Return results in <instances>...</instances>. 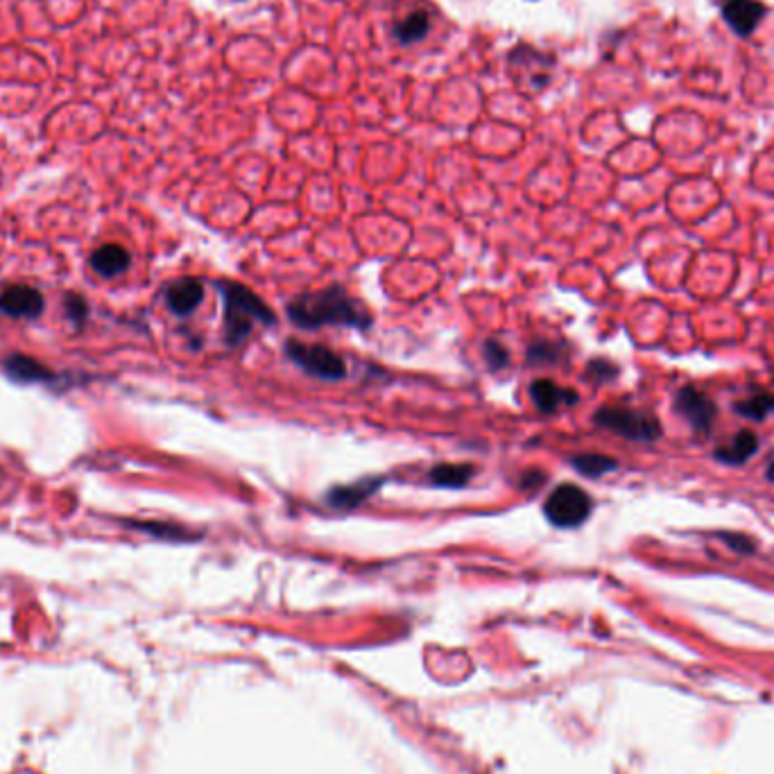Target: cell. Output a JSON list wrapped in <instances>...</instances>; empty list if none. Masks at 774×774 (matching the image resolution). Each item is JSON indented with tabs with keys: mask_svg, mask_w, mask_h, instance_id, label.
Masks as SVG:
<instances>
[{
	"mask_svg": "<svg viewBox=\"0 0 774 774\" xmlns=\"http://www.w3.org/2000/svg\"><path fill=\"white\" fill-rule=\"evenodd\" d=\"M288 320L306 331L322 329V326H347V329L365 331L372 326V315L340 286L292 299L288 304Z\"/></svg>",
	"mask_w": 774,
	"mask_h": 774,
	"instance_id": "cell-1",
	"label": "cell"
},
{
	"mask_svg": "<svg viewBox=\"0 0 774 774\" xmlns=\"http://www.w3.org/2000/svg\"><path fill=\"white\" fill-rule=\"evenodd\" d=\"M218 290L225 304V340L229 347L243 344L258 324L272 326L277 322L272 308L256 297L247 286L234 281H220Z\"/></svg>",
	"mask_w": 774,
	"mask_h": 774,
	"instance_id": "cell-2",
	"label": "cell"
},
{
	"mask_svg": "<svg viewBox=\"0 0 774 774\" xmlns=\"http://www.w3.org/2000/svg\"><path fill=\"white\" fill-rule=\"evenodd\" d=\"M596 426L612 430L630 442H657L661 437V424L652 412L605 406L593 415Z\"/></svg>",
	"mask_w": 774,
	"mask_h": 774,
	"instance_id": "cell-3",
	"label": "cell"
},
{
	"mask_svg": "<svg viewBox=\"0 0 774 774\" xmlns=\"http://www.w3.org/2000/svg\"><path fill=\"white\" fill-rule=\"evenodd\" d=\"M593 510L591 496L578 485L564 483L550 492L544 503L546 519L555 528H578L589 519Z\"/></svg>",
	"mask_w": 774,
	"mask_h": 774,
	"instance_id": "cell-4",
	"label": "cell"
},
{
	"mask_svg": "<svg viewBox=\"0 0 774 774\" xmlns=\"http://www.w3.org/2000/svg\"><path fill=\"white\" fill-rule=\"evenodd\" d=\"M286 356L292 363L304 369V372L315 378H322V381H342V378L347 376V365H344L342 356L322 347V344H304L297 340H288Z\"/></svg>",
	"mask_w": 774,
	"mask_h": 774,
	"instance_id": "cell-5",
	"label": "cell"
},
{
	"mask_svg": "<svg viewBox=\"0 0 774 774\" xmlns=\"http://www.w3.org/2000/svg\"><path fill=\"white\" fill-rule=\"evenodd\" d=\"M675 410L688 426L698 433H709L713 426V419L718 415L716 403L711 401L709 394L700 392L698 387L684 385L679 387L675 394Z\"/></svg>",
	"mask_w": 774,
	"mask_h": 774,
	"instance_id": "cell-6",
	"label": "cell"
},
{
	"mask_svg": "<svg viewBox=\"0 0 774 774\" xmlns=\"http://www.w3.org/2000/svg\"><path fill=\"white\" fill-rule=\"evenodd\" d=\"M720 12L722 19L738 37H750L763 21L765 5L761 0H722Z\"/></svg>",
	"mask_w": 774,
	"mask_h": 774,
	"instance_id": "cell-7",
	"label": "cell"
},
{
	"mask_svg": "<svg viewBox=\"0 0 774 774\" xmlns=\"http://www.w3.org/2000/svg\"><path fill=\"white\" fill-rule=\"evenodd\" d=\"M43 297L32 286H12L0 295V313L19 320H34L43 313Z\"/></svg>",
	"mask_w": 774,
	"mask_h": 774,
	"instance_id": "cell-8",
	"label": "cell"
},
{
	"mask_svg": "<svg viewBox=\"0 0 774 774\" xmlns=\"http://www.w3.org/2000/svg\"><path fill=\"white\" fill-rule=\"evenodd\" d=\"M381 487L383 478H363L358 480V483L333 487L329 496H326V501H329L335 510H354L360 503H365L369 496H374Z\"/></svg>",
	"mask_w": 774,
	"mask_h": 774,
	"instance_id": "cell-9",
	"label": "cell"
},
{
	"mask_svg": "<svg viewBox=\"0 0 774 774\" xmlns=\"http://www.w3.org/2000/svg\"><path fill=\"white\" fill-rule=\"evenodd\" d=\"M530 394L541 412H555L562 406H573V403H578L580 399L578 392L559 387L555 381H550V378H537V381L530 385Z\"/></svg>",
	"mask_w": 774,
	"mask_h": 774,
	"instance_id": "cell-10",
	"label": "cell"
},
{
	"mask_svg": "<svg viewBox=\"0 0 774 774\" xmlns=\"http://www.w3.org/2000/svg\"><path fill=\"white\" fill-rule=\"evenodd\" d=\"M204 286L197 279H179L166 292L168 308L179 317L191 315L202 304Z\"/></svg>",
	"mask_w": 774,
	"mask_h": 774,
	"instance_id": "cell-11",
	"label": "cell"
},
{
	"mask_svg": "<svg viewBox=\"0 0 774 774\" xmlns=\"http://www.w3.org/2000/svg\"><path fill=\"white\" fill-rule=\"evenodd\" d=\"M756 451H759V437H756L752 430L743 428L738 430L729 444L718 446V449L713 451V458L722 464H729V467H738V464L750 460Z\"/></svg>",
	"mask_w": 774,
	"mask_h": 774,
	"instance_id": "cell-12",
	"label": "cell"
},
{
	"mask_svg": "<svg viewBox=\"0 0 774 774\" xmlns=\"http://www.w3.org/2000/svg\"><path fill=\"white\" fill-rule=\"evenodd\" d=\"M3 369L5 374L14 378L19 383H41V381H50L53 378V372L46 365H41L39 360H34L30 356L23 354H12L3 360Z\"/></svg>",
	"mask_w": 774,
	"mask_h": 774,
	"instance_id": "cell-13",
	"label": "cell"
},
{
	"mask_svg": "<svg viewBox=\"0 0 774 774\" xmlns=\"http://www.w3.org/2000/svg\"><path fill=\"white\" fill-rule=\"evenodd\" d=\"M127 265H129V254L127 249L120 245H105L96 249L91 256V268L105 279L123 274L127 270Z\"/></svg>",
	"mask_w": 774,
	"mask_h": 774,
	"instance_id": "cell-14",
	"label": "cell"
},
{
	"mask_svg": "<svg viewBox=\"0 0 774 774\" xmlns=\"http://www.w3.org/2000/svg\"><path fill=\"white\" fill-rule=\"evenodd\" d=\"M473 476L471 464H435L428 473V480L435 487H462L467 485Z\"/></svg>",
	"mask_w": 774,
	"mask_h": 774,
	"instance_id": "cell-15",
	"label": "cell"
},
{
	"mask_svg": "<svg viewBox=\"0 0 774 774\" xmlns=\"http://www.w3.org/2000/svg\"><path fill=\"white\" fill-rule=\"evenodd\" d=\"M734 412L736 415H741L745 419H752V421H763L765 417L770 415V412H774V394L772 392H756L752 394V397H747L743 401H736L734 403Z\"/></svg>",
	"mask_w": 774,
	"mask_h": 774,
	"instance_id": "cell-16",
	"label": "cell"
},
{
	"mask_svg": "<svg viewBox=\"0 0 774 774\" xmlns=\"http://www.w3.org/2000/svg\"><path fill=\"white\" fill-rule=\"evenodd\" d=\"M571 464L582 473V476H587V478H600V476H605V473L618 469V462L614 458H609V455H600V453L575 455Z\"/></svg>",
	"mask_w": 774,
	"mask_h": 774,
	"instance_id": "cell-17",
	"label": "cell"
},
{
	"mask_svg": "<svg viewBox=\"0 0 774 774\" xmlns=\"http://www.w3.org/2000/svg\"><path fill=\"white\" fill-rule=\"evenodd\" d=\"M428 32V16L424 12H415L410 14L406 21H401L397 28H394V34L401 43H415L419 39H424Z\"/></svg>",
	"mask_w": 774,
	"mask_h": 774,
	"instance_id": "cell-18",
	"label": "cell"
},
{
	"mask_svg": "<svg viewBox=\"0 0 774 774\" xmlns=\"http://www.w3.org/2000/svg\"><path fill=\"white\" fill-rule=\"evenodd\" d=\"M127 526L139 528L148 535L161 537V539H193V535H188V530L172 526V523H136V521H127Z\"/></svg>",
	"mask_w": 774,
	"mask_h": 774,
	"instance_id": "cell-19",
	"label": "cell"
},
{
	"mask_svg": "<svg viewBox=\"0 0 774 774\" xmlns=\"http://www.w3.org/2000/svg\"><path fill=\"white\" fill-rule=\"evenodd\" d=\"M713 537H718L720 541H725V544L734 550V553H741V555H752L756 550V544L752 537L743 535V532H716Z\"/></svg>",
	"mask_w": 774,
	"mask_h": 774,
	"instance_id": "cell-20",
	"label": "cell"
},
{
	"mask_svg": "<svg viewBox=\"0 0 774 774\" xmlns=\"http://www.w3.org/2000/svg\"><path fill=\"white\" fill-rule=\"evenodd\" d=\"M587 376L593 378V383H607L612 381V378L618 376V367L614 363H609V360H591L589 367H587Z\"/></svg>",
	"mask_w": 774,
	"mask_h": 774,
	"instance_id": "cell-21",
	"label": "cell"
},
{
	"mask_svg": "<svg viewBox=\"0 0 774 774\" xmlns=\"http://www.w3.org/2000/svg\"><path fill=\"white\" fill-rule=\"evenodd\" d=\"M483 356L487 360V365L492 369H503L507 365V360H510V356H507V351L501 342L496 340H487L485 347H483Z\"/></svg>",
	"mask_w": 774,
	"mask_h": 774,
	"instance_id": "cell-22",
	"label": "cell"
},
{
	"mask_svg": "<svg viewBox=\"0 0 774 774\" xmlns=\"http://www.w3.org/2000/svg\"><path fill=\"white\" fill-rule=\"evenodd\" d=\"M559 358V351L555 344L550 342H535L528 349V360L530 363H555Z\"/></svg>",
	"mask_w": 774,
	"mask_h": 774,
	"instance_id": "cell-23",
	"label": "cell"
},
{
	"mask_svg": "<svg viewBox=\"0 0 774 774\" xmlns=\"http://www.w3.org/2000/svg\"><path fill=\"white\" fill-rule=\"evenodd\" d=\"M66 315L73 324L80 326L86 320V315H89V304H86L80 295H68L66 297Z\"/></svg>",
	"mask_w": 774,
	"mask_h": 774,
	"instance_id": "cell-24",
	"label": "cell"
},
{
	"mask_svg": "<svg viewBox=\"0 0 774 774\" xmlns=\"http://www.w3.org/2000/svg\"><path fill=\"white\" fill-rule=\"evenodd\" d=\"M765 476H768V480H772V483H774V458L770 460V464H768V471H765Z\"/></svg>",
	"mask_w": 774,
	"mask_h": 774,
	"instance_id": "cell-25",
	"label": "cell"
}]
</instances>
